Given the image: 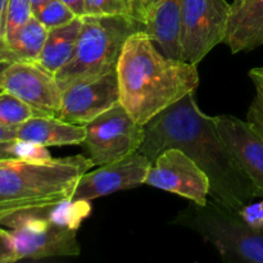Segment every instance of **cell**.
<instances>
[{
    "instance_id": "7a4b0ae2",
    "label": "cell",
    "mask_w": 263,
    "mask_h": 263,
    "mask_svg": "<svg viewBox=\"0 0 263 263\" xmlns=\"http://www.w3.org/2000/svg\"><path fill=\"white\" fill-rule=\"evenodd\" d=\"M116 71L120 103L143 125L199 86L197 66L164 55L145 31L126 40Z\"/></svg>"
},
{
    "instance_id": "277c9868",
    "label": "cell",
    "mask_w": 263,
    "mask_h": 263,
    "mask_svg": "<svg viewBox=\"0 0 263 263\" xmlns=\"http://www.w3.org/2000/svg\"><path fill=\"white\" fill-rule=\"evenodd\" d=\"M76 51L71 61L55 73L63 91L73 82L94 79L117 68L126 40L145 23L130 15H82Z\"/></svg>"
},
{
    "instance_id": "484cf974",
    "label": "cell",
    "mask_w": 263,
    "mask_h": 263,
    "mask_svg": "<svg viewBox=\"0 0 263 263\" xmlns=\"http://www.w3.org/2000/svg\"><path fill=\"white\" fill-rule=\"evenodd\" d=\"M13 146H14V140L0 143V159H17Z\"/></svg>"
},
{
    "instance_id": "3957f363",
    "label": "cell",
    "mask_w": 263,
    "mask_h": 263,
    "mask_svg": "<svg viewBox=\"0 0 263 263\" xmlns=\"http://www.w3.org/2000/svg\"><path fill=\"white\" fill-rule=\"evenodd\" d=\"M92 167L84 154L43 162L0 159V225L20 215L45 216L69 203L80 177Z\"/></svg>"
},
{
    "instance_id": "6da1fadb",
    "label": "cell",
    "mask_w": 263,
    "mask_h": 263,
    "mask_svg": "<svg viewBox=\"0 0 263 263\" xmlns=\"http://www.w3.org/2000/svg\"><path fill=\"white\" fill-rule=\"evenodd\" d=\"M139 153L153 163L162 152L177 148L193 159L210 179V198L233 211L243 210L257 198L251 180L236 166L223 143L215 117L198 107L190 92L144 125Z\"/></svg>"
},
{
    "instance_id": "4316f807",
    "label": "cell",
    "mask_w": 263,
    "mask_h": 263,
    "mask_svg": "<svg viewBox=\"0 0 263 263\" xmlns=\"http://www.w3.org/2000/svg\"><path fill=\"white\" fill-rule=\"evenodd\" d=\"M79 17L85 15V0H62Z\"/></svg>"
},
{
    "instance_id": "9a60e30c",
    "label": "cell",
    "mask_w": 263,
    "mask_h": 263,
    "mask_svg": "<svg viewBox=\"0 0 263 263\" xmlns=\"http://www.w3.org/2000/svg\"><path fill=\"white\" fill-rule=\"evenodd\" d=\"M223 44L231 53L252 51L263 45V0H246L229 17Z\"/></svg>"
},
{
    "instance_id": "ac0fdd59",
    "label": "cell",
    "mask_w": 263,
    "mask_h": 263,
    "mask_svg": "<svg viewBox=\"0 0 263 263\" xmlns=\"http://www.w3.org/2000/svg\"><path fill=\"white\" fill-rule=\"evenodd\" d=\"M33 116H45L28 105L20 98L7 91H0V126L17 127Z\"/></svg>"
},
{
    "instance_id": "7402d4cb",
    "label": "cell",
    "mask_w": 263,
    "mask_h": 263,
    "mask_svg": "<svg viewBox=\"0 0 263 263\" xmlns=\"http://www.w3.org/2000/svg\"><path fill=\"white\" fill-rule=\"evenodd\" d=\"M85 15H130V0H85ZM135 18V17H134Z\"/></svg>"
},
{
    "instance_id": "ffe728a7",
    "label": "cell",
    "mask_w": 263,
    "mask_h": 263,
    "mask_svg": "<svg viewBox=\"0 0 263 263\" xmlns=\"http://www.w3.org/2000/svg\"><path fill=\"white\" fill-rule=\"evenodd\" d=\"M33 15L48 30L66 25V23L71 22L74 18L79 17L62 0H48L43 5L33 9Z\"/></svg>"
},
{
    "instance_id": "4dcf8cb0",
    "label": "cell",
    "mask_w": 263,
    "mask_h": 263,
    "mask_svg": "<svg viewBox=\"0 0 263 263\" xmlns=\"http://www.w3.org/2000/svg\"><path fill=\"white\" fill-rule=\"evenodd\" d=\"M244 2H246V0H233V3H231V10H234V9H236V8L240 7Z\"/></svg>"
},
{
    "instance_id": "8992f818",
    "label": "cell",
    "mask_w": 263,
    "mask_h": 263,
    "mask_svg": "<svg viewBox=\"0 0 263 263\" xmlns=\"http://www.w3.org/2000/svg\"><path fill=\"white\" fill-rule=\"evenodd\" d=\"M82 141L84 156L95 166L113 163L136 153L143 144L145 128L130 116L121 103L86 123Z\"/></svg>"
},
{
    "instance_id": "52a82bcc",
    "label": "cell",
    "mask_w": 263,
    "mask_h": 263,
    "mask_svg": "<svg viewBox=\"0 0 263 263\" xmlns=\"http://www.w3.org/2000/svg\"><path fill=\"white\" fill-rule=\"evenodd\" d=\"M4 226L9 229L18 259L77 257L81 254L76 228L71 223L28 213L12 218Z\"/></svg>"
},
{
    "instance_id": "8fae6325",
    "label": "cell",
    "mask_w": 263,
    "mask_h": 263,
    "mask_svg": "<svg viewBox=\"0 0 263 263\" xmlns=\"http://www.w3.org/2000/svg\"><path fill=\"white\" fill-rule=\"evenodd\" d=\"M120 103L117 71L73 82L62 91L57 117L76 125H86Z\"/></svg>"
},
{
    "instance_id": "f1b7e54d",
    "label": "cell",
    "mask_w": 263,
    "mask_h": 263,
    "mask_svg": "<svg viewBox=\"0 0 263 263\" xmlns=\"http://www.w3.org/2000/svg\"><path fill=\"white\" fill-rule=\"evenodd\" d=\"M7 0H0V37H3V28H4V14Z\"/></svg>"
},
{
    "instance_id": "d6986e66",
    "label": "cell",
    "mask_w": 263,
    "mask_h": 263,
    "mask_svg": "<svg viewBox=\"0 0 263 263\" xmlns=\"http://www.w3.org/2000/svg\"><path fill=\"white\" fill-rule=\"evenodd\" d=\"M33 9L30 0H7L3 37L9 40L32 18Z\"/></svg>"
},
{
    "instance_id": "d4e9b609",
    "label": "cell",
    "mask_w": 263,
    "mask_h": 263,
    "mask_svg": "<svg viewBox=\"0 0 263 263\" xmlns=\"http://www.w3.org/2000/svg\"><path fill=\"white\" fill-rule=\"evenodd\" d=\"M159 2H161V0H130L133 17L138 18V20L143 21V22L145 23L149 13L152 12V9H153Z\"/></svg>"
},
{
    "instance_id": "5b68a950",
    "label": "cell",
    "mask_w": 263,
    "mask_h": 263,
    "mask_svg": "<svg viewBox=\"0 0 263 263\" xmlns=\"http://www.w3.org/2000/svg\"><path fill=\"white\" fill-rule=\"evenodd\" d=\"M172 223L202 236L217 249L223 261L263 263V228H254L238 211L212 198L204 205L190 202Z\"/></svg>"
},
{
    "instance_id": "30bf717a",
    "label": "cell",
    "mask_w": 263,
    "mask_h": 263,
    "mask_svg": "<svg viewBox=\"0 0 263 263\" xmlns=\"http://www.w3.org/2000/svg\"><path fill=\"white\" fill-rule=\"evenodd\" d=\"M0 90L20 98L41 115H58L62 89L54 74L36 62H15L2 67Z\"/></svg>"
},
{
    "instance_id": "e0dca14e",
    "label": "cell",
    "mask_w": 263,
    "mask_h": 263,
    "mask_svg": "<svg viewBox=\"0 0 263 263\" xmlns=\"http://www.w3.org/2000/svg\"><path fill=\"white\" fill-rule=\"evenodd\" d=\"M81 26L82 18L76 17L66 25L48 30L43 50L36 63L55 76L57 72L61 71L74 55Z\"/></svg>"
},
{
    "instance_id": "4fadbf2b",
    "label": "cell",
    "mask_w": 263,
    "mask_h": 263,
    "mask_svg": "<svg viewBox=\"0 0 263 263\" xmlns=\"http://www.w3.org/2000/svg\"><path fill=\"white\" fill-rule=\"evenodd\" d=\"M215 122L236 166L251 180L257 198H263V138L235 116H216Z\"/></svg>"
},
{
    "instance_id": "7c38bea8",
    "label": "cell",
    "mask_w": 263,
    "mask_h": 263,
    "mask_svg": "<svg viewBox=\"0 0 263 263\" xmlns=\"http://www.w3.org/2000/svg\"><path fill=\"white\" fill-rule=\"evenodd\" d=\"M151 166V159L136 152L121 161L87 171L80 177L69 203H89L98 198L145 184Z\"/></svg>"
},
{
    "instance_id": "f546056e",
    "label": "cell",
    "mask_w": 263,
    "mask_h": 263,
    "mask_svg": "<svg viewBox=\"0 0 263 263\" xmlns=\"http://www.w3.org/2000/svg\"><path fill=\"white\" fill-rule=\"evenodd\" d=\"M31 4H32V9H36V8H39L40 5H43L44 3H46L48 0H30Z\"/></svg>"
},
{
    "instance_id": "9c48e42d",
    "label": "cell",
    "mask_w": 263,
    "mask_h": 263,
    "mask_svg": "<svg viewBox=\"0 0 263 263\" xmlns=\"http://www.w3.org/2000/svg\"><path fill=\"white\" fill-rule=\"evenodd\" d=\"M145 184L204 205L211 184L205 172L177 148L162 152L152 163Z\"/></svg>"
},
{
    "instance_id": "5bb4252c",
    "label": "cell",
    "mask_w": 263,
    "mask_h": 263,
    "mask_svg": "<svg viewBox=\"0 0 263 263\" xmlns=\"http://www.w3.org/2000/svg\"><path fill=\"white\" fill-rule=\"evenodd\" d=\"M86 136L84 125L67 122L55 116H33L15 127V140L41 146L81 145Z\"/></svg>"
},
{
    "instance_id": "2e32d148",
    "label": "cell",
    "mask_w": 263,
    "mask_h": 263,
    "mask_svg": "<svg viewBox=\"0 0 263 263\" xmlns=\"http://www.w3.org/2000/svg\"><path fill=\"white\" fill-rule=\"evenodd\" d=\"M181 2L161 0L149 13L145 32L164 55L181 58Z\"/></svg>"
},
{
    "instance_id": "603a6c76",
    "label": "cell",
    "mask_w": 263,
    "mask_h": 263,
    "mask_svg": "<svg viewBox=\"0 0 263 263\" xmlns=\"http://www.w3.org/2000/svg\"><path fill=\"white\" fill-rule=\"evenodd\" d=\"M20 261L15 252L14 241L9 230L0 228V263H12Z\"/></svg>"
},
{
    "instance_id": "44dd1931",
    "label": "cell",
    "mask_w": 263,
    "mask_h": 263,
    "mask_svg": "<svg viewBox=\"0 0 263 263\" xmlns=\"http://www.w3.org/2000/svg\"><path fill=\"white\" fill-rule=\"evenodd\" d=\"M249 79L254 86L253 100L247 112V122L263 138V66L254 67L249 71Z\"/></svg>"
},
{
    "instance_id": "cb8c5ba5",
    "label": "cell",
    "mask_w": 263,
    "mask_h": 263,
    "mask_svg": "<svg viewBox=\"0 0 263 263\" xmlns=\"http://www.w3.org/2000/svg\"><path fill=\"white\" fill-rule=\"evenodd\" d=\"M263 199V198H262ZM241 216L254 228H263V200L259 203H251L239 211Z\"/></svg>"
},
{
    "instance_id": "83f0119b",
    "label": "cell",
    "mask_w": 263,
    "mask_h": 263,
    "mask_svg": "<svg viewBox=\"0 0 263 263\" xmlns=\"http://www.w3.org/2000/svg\"><path fill=\"white\" fill-rule=\"evenodd\" d=\"M12 140H15V127H4V126H0V143Z\"/></svg>"
},
{
    "instance_id": "ba28073f",
    "label": "cell",
    "mask_w": 263,
    "mask_h": 263,
    "mask_svg": "<svg viewBox=\"0 0 263 263\" xmlns=\"http://www.w3.org/2000/svg\"><path fill=\"white\" fill-rule=\"evenodd\" d=\"M231 4L226 0H182L181 58L198 64L223 43Z\"/></svg>"
}]
</instances>
